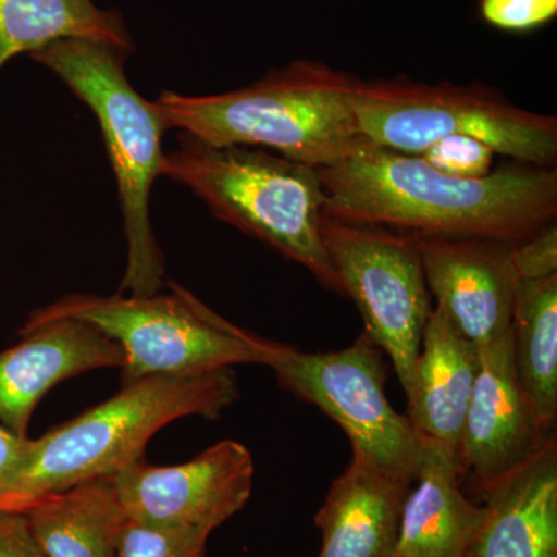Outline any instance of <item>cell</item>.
I'll use <instances>...</instances> for the list:
<instances>
[{
    "instance_id": "obj_7",
    "label": "cell",
    "mask_w": 557,
    "mask_h": 557,
    "mask_svg": "<svg viewBox=\"0 0 557 557\" xmlns=\"http://www.w3.org/2000/svg\"><path fill=\"white\" fill-rule=\"evenodd\" d=\"M355 115L369 145L418 153L445 137H471L496 153L552 168L557 121L511 104L493 91L408 79L357 84Z\"/></svg>"
},
{
    "instance_id": "obj_6",
    "label": "cell",
    "mask_w": 557,
    "mask_h": 557,
    "mask_svg": "<svg viewBox=\"0 0 557 557\" xmlns=\"http://www.w3.org/2000/svg\"><path fill=\"white\" fill-rule=\"evenodd\" d=\"M57 318L87 322L115 341L124 355L123 384L201 375L236 364L269 366L277 347L226 321L175 284L171 295L65 296L28 319Z\"/></svg>"
},
{
    "instance_id": "obj_15",
    "label": "cell",
    "mask_w": 557,
    "mask_h": 557,
    "mask_svg": "<svg viewBox=\"0 0 557 557\" xmlns=\"http://www.w3.org/2000/svg\"><path fill=\"white\" fill-rule=\"evenodd\" d=\"M471 557H557V442L485 494Z\"/></svg>"
},
{
    "instance_id": "obj_14",
    "label": "cell",
    "mask_w": 557,
    "mask_h": 557,
    "mask_svg": "<svg viewBox=\"0 0 557 557\" xmlns=\"http://www.w3.org/2000/svg\"><path fill=\"white\" fill-rule=\"evenodd\" d=\"M410 485L351 453L314 516L322 534L318 557H395Z\"/></svg>"
},
{
    "instance_id": "obj_17",
    "label": "cell",
    "mask_w": 557,
    "mask_h": 557,
    "mask_svg": "<svg viewBox=\"0 0 557 557\" xmlns=\"http://www.w3.org/2000/svg\"><path fill=\"white\" fill-rule=\"evenodd\" d=\"M478 370L479 348L457 332L445 311L432 309L406 394L408 417L421 437L457 456Z\"/></svg>"
},
{
    "instance_id": "obj_23",
    "label": "cell",
    "mask_w": 557,
    "mask_h": 557,
    "mask_svg": "<svg viewBox=\"0 0 557 557\" xmlns=\"http://www.w3.org/2000/svg\"><path fill=\"white\" fill-rule=\"evenodd\" d=\"M480 13L498 30L530 32L555 20L557 0H482Z\"/></svg>"
},
{
    "instance_id": "obj_2",
    "label": "cell",
    "mask_w": 557,
    "mask_h": 557,
    "mask_svg": "<svg viewBox=\"0 0 557 557\" xmlns=\"http://www.w3.org/2000/svg\"><path fill=\"white\" fill-rule=\"evenodd\" d=\"M357 84L321 62L296 61L244 89L209 97L163 91L153 104L166 131L325 168L369 145L355 115Z\"/></svg>"
},
{
    "instance_id": "obj_24",
    "label": "cell",
    "mask_w": 557,
    "mask_h": 557,
    "mask_svg": "<svg viewBox=\"0 0 557 557\" xmlns=\"http://www.w3.org/2000/svg\"><path fill=\"white\" fill-rule=\"evenodd\" d=\"M509 263L518 281H537L557 274V226L549 223L528 239L509 247Z\"/></svg>"
},
{
    "instance_id": "obj_20",
    "label": "cell",
    "mask_w": 557,
    "mask_h": 557,
    "mask_svg": "<svg viewBox=\"0 0 557 557\" xmlns=\"http://www.w3.org/2000/svg\"><path fill=\"white\" fill-rule=\"evenodd\" d=\"M516 373L545 432L557 418V274L518 281L511 321Z\"/></svg>"
},
{
    "instance_id": "obj_27",
    "label": "cell",
    "mask_w": 557,
    "mask_h": 557,
    "mask_svg": "<svg viewBox=\"0 0 557 557\" xmlns=\"http://www.w3.org/2000/svg\"><path fill=\"white\" fill-rule=\"evenodd\" d=\"M468 557H471V555H469Z\"/></svg>"
},
{
    "instance_id": "obj_11",
    "label": "cell",
    "mask_w": 557,
    "mask_h": 557,
    "mask_svg": "<svg viewBox=\"0 0 557 557\" xmlns=\"http://www.w3.org/2000/svg\"><path fill=\"white\" fill-rule=\"evenodd\" d=\"M552 432L539 426L520 387L511 332L479 348L478 376L458 449L463 474L471 472L485 496L536 456Z\"/></svg>"
},
{
    "instance_id": "obj_8",
    "label": "cell",
    "mask_w": 557,
    "mask_h": 557,
    "mask_svg": "<svg viewBox=\"0 0 557 557\" xmlns=\"http://www.w3.org/2000/svg\"><path fill=\"white\" fill-rule=\"evenodd\" d=\"M269 368L285 391L343 429L351 453L405 482L417 479L426 440L388 403L383 350L369 336L362 333L350 347L318 354L277 343Z\"/></svg>"
},
{
    "instance_id": "obj_13",
    "label": "cell",
    "mask_w": 557,
    "mask_h": 557,
    "mask_svg": "<svg viewBox=\"0 0 557 557\" xmlns=\"http://www.w3.org/2000/svg\"><path fill=\"white\" fill-rule=\"evenodd\" d=\"M123 364L119 344L87 322L27 319L20 343L0 351V424L28 437L33 412L50 388L91 370Z\"/></svg>"
},
{
    "instance_id": "obj_10",
    "label": "cell",
    "mask_w": 557,
    "mask_h": 557,
    "mask_svg": "<svg viewBox=\"0 0 557 557\" xmlns=\"http://www.w3.org/2000/svg\"><path fill=\"white\" fill-rule=\"evenodd\" d=\"M108 479L127 518L211 534L247 505L255 461L244 445L223 440L188 463L157 467L141 457Z\"/></svg>"
},
{
    "instance_id": "obj_18",
    "label": "cell",
    "mask_w": 557,
    "mask_h": 557,
    "mask_svg": "<svg viewBox=\"0 0 557 557\" xmlns=\"http://www.w3.org/2000/svg\"><path fill=\"white\" fill-rule=\"evenodd\" d=\"M21 515L47 557H115L127 520L110 479L46 494Z\"/></svg>"
},
{
    "instance_id": "obj_25",
    "label": "cell",
    "mask_w": 557,
    "mask_h": 557,
    "mask_svg": "<svg viewBox=\"0 0 557 557\" xmlns=\"http://www.w3.org/2000/svg\"><path fill=\"white\" fill-rule=\"evenodd\" d=\"M30 446L32 438L13 434L0 424V507L13 493L27 465Z\"/></svg>"
},
{
    "instance_id": "obj_9",
    "label": "cell",
    "mask_w": 557,
    "mask_h": 557,
    "mask_svg": "<svg viewBox=\"0 0 557 557\" xmlns=\"http://www.w3.org/2000/svg\"><path fill=\"white\" fill-rule=\"evenodd\" d=\"M322 239L341 292L357 304L364 335L391 358L408 394L431 298L417 240L380 226L339 222L324 214Z\"/></svg>"
},
{
    "instance_id": "obj_22",
    "label": "cell",
    "mask_w": 557,
    "mask_h": 557,
    "mask_svg": "<svg viewBox=\"0 0 557 557\" xmlns=\"http://www.w3.org/2000/svg\"><path fill=\"white\" fill-rule=\"evenodd\" d=\"M432 168L461 178H480L493 172L494 152L485 143L471 137H445L418 153Z\"/></svg>"
},
{
    "instance_id": "obj_1",
    "label": "cell",
    "mask_w": 557,
    "mask_h": 557,
    "mask_svg": "<svg viewBox=\"0 0 557 557\" xmlns=\"http://www.w3.org/2000/svg\"><path fill=\"white\" fill-rule=\"evenodd\" d=\"M317 170L327 218L413 239L516 245L556 222L557 172L552 168L527 164L461 178L420 156L368 145Z\"/></svg>"
},
{
    "instance_id": "obj_26",
    "label": "cell",
    "mask_w": 557,
    "mask_h": 557,
    "mask_svg": "<svg viewBox=\"0 0 557 557\" xmlns=\"http://www.w3.org/2000/svg\"><path fill=\"white\" fill-rule=\"evenodd\" d=\"M0 557H47L21 512L0 511Z\"/></svg>"
},
{
    "instance_id": "obj_19",
    "label": "cell",
    "mask_w": 557,
    "mask_h": 557,
    "mask_svg": "<svg viewBox=\"0 0 557 557\" xmlns=\"http://www.w3.org/2000/svg\"><path fill=\"white\" fill-rule=\"evenodd\" d=\"M104 44L129 53L134 42L120 13L94 0H0V72L22 53L35 54L58 40Z\"/></svg>"
},
{
    "instance_id": "obj_21",
    "label": "cell",
    "mask_w": 557,
    "mask_h": 557,
    "mask_svg": "<svg viewBox=\"0 0 557 557\" xmlns=\"http://www.w3.org/2000/svg\"><path fill=\"white\" fill-rule=\"evenodd\" d=\"M209 533L194 528L150 525L127 518L115 557H203Z\"/></svg>"
},
{
    "instance_id": "obj_5",
    "label": "cell",
    "mask_w": 557,
    "mask_h": 557,
    "mask_svg": "<svg viewBox=\"0 0 557 557\" xmlns=\"http://www.w3.org/2000/svg\"><path fill=\"white\" fill-rule=\"evenodd\" d=\"M126 57L113 47L81 39L58 40L32 54L97 115L119 185L127 240V269L121 289L132 296H150L164 285L149 200L163 166L161 135L166 127L156 104L146 101L126 78Z\"/></svg>"
},
{
    "instance_id": "obj_3",
    "label": "cell",
    "mask_w": 557,
    "mask_h": 557,
    "mask_svg": "<svg viewBox=\"0 0 557 557\" xmlns=\"http://www.w3.org/2000/svg\"><path fill=\"white\" fill-rule=\"evenodd\" d=\"M237 398L231 369L123 384L108 401L32 440L27 465L0 511L21 512L46 494L112 478L143 457L161 428L190 416L218 420Z\"/></svg>"
},
{
    "instance_id": "obj_4",
    "label": "cell",
    "mask_w": 557,
    "mask_h": 557,
    "mask_svg": "<svg viewBox=\"0 0 557 557\" xmlns=\"http://www.w3.org/2000/svg\"><path fill=\"white\" fill-rule=\"evenodd\" d=\"M161 175L186 186L215 218L299 263L324 287L341 285L322 239L325 196L317 168L247 146H211L180 134Z\"/></svg>"
},
{
    "instance_id": "obj_12",
    "label": "cell",
    "mask_w": 557,
    "mask_h": 557,
    "mask_svg": "<svg viewBox=\"0 0 557 557\" xmlns=\"http://www.w3.org/2000/svg\"><path fill=\"white\" fill-rule=\"evenodd\" d=\"M429 292L457 332L478 348L511 332L518 278L511 245L479 239H416Z\"/></svg>"
},
{
    "instance_id": "obj_16",
    "label": "cell",
    "mask_w": 557,
    "mask_h": 557,
    "mask_svg": "<svg viewBox=\"0 0 557 557\" xmlns=\"http://www.w3.org/2000/svg\"><path fill=\"white\" fill-rule=\"evenodd\" d=\"M426 443L423 465L403 505L395 557H468L485 507L465 496L457 454Z\"/></svg>"
}]
</instances>
